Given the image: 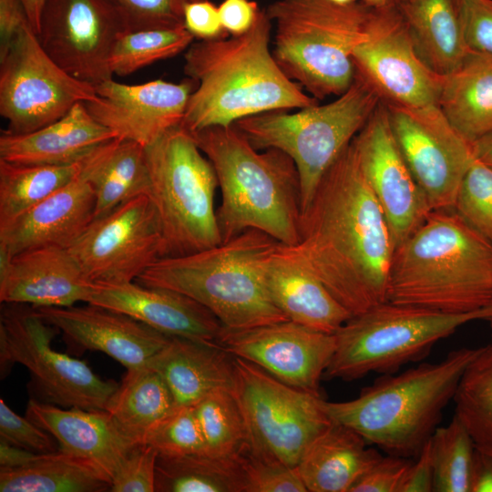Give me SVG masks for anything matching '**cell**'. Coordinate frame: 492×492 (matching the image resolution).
Here are the masks:
<instances>
[{
  "label": "cell",
  "mask_w": 492,
  "mask_h": 492,
  "mask_svg": "<svg viewBox=\"0 0 492 492\" xmlns=\"http://www.w3.org/2000/svg\"><path fill=\"white\" fill-rule=\"evenodd\" d=\"M286 247L352 315L386 301L395 246L352 142L302 211L298 243Z\"/></svg>",
  "instance_id": "cell-1"
},
{
  "label": "cell",
  "mask_w": 492,
  "mask_h": 492,
  "mask_svg": "<svg viewBox=\"0 0 492 492\" xmlns=\"http://www.w3.org/2000/svg\"><path fill=\"white\" fill-rule=\"evenodd\" d=\"M272 26L265 10H260L246 33L200 39L189 46L184 73L198 85L189 97L181 126L190 132L230 127L258 114L319 103L275 60L270 46Z\"/></svg>",
  "instance_id": "cell-2"
},
{
  "label": "cell",
  "mask_w": 492,
  "mask_h": 492,
  "mask_svg": "<svg viewBox=\"0 0 492 492\" xmlns=\"http://www.w3.org/2000/svg\"><path fill=\"white\" fill-rule=\"evenodd\" d=\"M386 301L447 313L492 304V243L454 210H432L395 247Z\"/></svg>",
  "instance_id": "cell-3"
},
{
  "label": "cell",
  "mask_w": 492,
  "mask_h": 492,
  "mask_svg": "<svg viewBox=\"0 0 492 492\" xmlns=\"http://www.w3.org/2000/svg\"><path fill=\"white\" fill-rule=\"evenodd\" d=\"M191 133L217 176L222 242L254 229L282 245L297 244L301 186L293 160L277 149H256L234 126Z\"/></svg>",
  "instance_id": "cell-4"
},
{
  "label": "cell",
  "mask_w": 492,
  "mask_h": 492,
  "mask_svg": "<svg viewBox=\"0 0 492 492\" xmlns=\"http://www.w3.org/2000/svg\"><path fill=\"white\" fill-rule=\"evenodd\" d=\"M481 347L450 351L437 363L382 374L359 395L320 405L328 417L360 434L385 454L416 457L453 401L459 381Z\"/></svg>",
  "instance_id": "cell-5"
},
{
  "label": "cell",
  "mask_w": 492,
  "mask_h": 492,
  "mask_svg": "<svg viewBox=\"0 0 492 492\" xmlns=\"http://www.w3.org/2000/svg\"><path fill=\"white\" fill-rule=\"evenodd\" d=\"M280 242L251 229L188 255L164 257L135 281L183 293L209 309L227 329L289 321L272 302L265 264Z\"/></svg>",
  "instance_id": "cell-6"
},
{
  "label": "cell",
  "mask_w": 492,
  "mask_h": 492,
  "mask_svg": "<svg viewBox=\"0 0 492 492\" xmlns=\"http://www.w3.org/2000/svg\"><path fill=\"white\" fill-rule=\"evenodd\" d=\"M264 10L275 26L273 56L287 77L317 100L349 88L353 52L367 36L374 7L362 0H276Z\"/></svg>",
  "instance_id": "cell-7"
},
{
  "label": "cell",
  "mask_w": 492,
  "mask_h": 492,
  "mask_svg": "<svg viewBox=\"0 0 492 492\" xmlns=\"http://www.w3.org/2000/svg\"><path fill=\"white\" fill-rule=\"evenodd\" d=\"M377 92L355 74L349 88L327 104L290 113L269 111L233 126L258 150L277 149L294 162L300 178L302 211L310 204L323 177L373 115Z\"/></svg>",
  "instance_id": "cell-8"
},
{
  "label": "cell",
  "mask_w": 492,
  "mask_h": 492,
  "mask_svg": "<svg viewBox=\"0 0 492 492\" xmlns=\"http://www.w3.org/2000/svg\"><path fill=\"white\" fill-rule=\"evenodd\" d=\"M492 320V304L447 313L388 301L353 315L334 333L336 345L323 378L353 381L369 374H395L421 361L461 326Z\"/></svg>",
  "instance_id": "cell-9"
},
{
  "label": "cell",
  "mask_w": 492,
  "mask_h": 492,
  "mask_svg": "<svg viewBox=\"0 0 492 492\" xmlns=\"http://www.w3.org/2000/svg\"><path fill=\"white\" fill-rule=\"evenodd\" d=\"M149 196L162 233V258L195 253L222 242L214 206L212 164L180 124L145 148Z\"/></svg>",
  "instance_id": "cell-10"
},
{
  "label": "cell",
  "mask_w": 492,
  "mask_h": 492,
  "mask_svg": "<svg viewBox=\"0 0 492 492\" xmlns=\"http://www.w3.org/2000/svg\"><path fill=\"white\" fill-rule=\"evenodd\" d=\"M59 331L34 306L3 303L0 313L1 378L15 364L30 374L33 399L56 406L105 410L118 384L103 380L84 361L51 347Z\"/></svg>",
  "instance_id": "cell-11"
},
{
  "label": "cell",
  "mask_w": 492,
  "mask_h": 492,
  "mask_svg": "<svg viewBox=\"0 0 492 492\" xmlns=\"http://www.w3.org/2000/svg\"><path fill=\"white\" fill-rule=\"evenodd\" d=\"M233 394L245 421L248 448L296 466L332 424L322 397L292 387L241 357L233 356Z\"/></svg>",
  "instance_id": "cell-12"
},
{
  "label": "cell",
  "mask_w": 492,
  "mask_h": 492,
  "mask_svg": "<svg viewBox=\"0 0 492 492\" xmlns=\"http://www.w3.org/2000/svg\"><path fill=\"white\" fill-rule=\"evenodd\" d=\"M97 97L94 86L75 78L47 55L30 25L0 59V115L8 123L5 132L35 131L76 104Z\"/></svg>",
  "instance_id": "cell-13"
},
{
  "label": "cell",
  "mask_w": 492,
  "mask_h": 492,
  "mask_svg": "<svg viewBox=\"0 0 492 492\" xmlns=\"http://www.w3.org/2000/svg\"><path fill=\"white\" fill-rule=\"evenodd\" d=\"M68 250L93 284L135 282L162 258L161 227L150 196L134 197L93 220Z\"/></svg>",
  "instance_id": "cell-14"
},
{
  "label": "cell",
  "mask_w": 492,
  "mask_h": 492,
  "mask_svg": "<svg viewBox=\"0 0 492 492\" xmlns=\"http://www.w3.org/2000/svg\"><path fill=\"white\" fill-rule=\"evenodd\" d=\"M384 104L394 137L430 208L454 210L462 179L475 160L473 143L438 105Z\"/></svg>",
  "instance_id": "cell-15"
},
{
  "label": "cell",
  "mask_w": 492,
  "mask_h": 492,
  "mask_svg": "<svg viewBox=\"0 0 492 492\" xmlns=\"http://www.w3.org/2000/svg\"><path fill=\"white\" fill-rule=\"evenodd\" d=\"M128 26L109 0H46L37 38L75 78L94 87L113 78L109 56Z\"/></svg>",
  "instance_id": "cell-16"
},
{
  "label": "cell",
  "mask_w": 492,
  "mask_h": 492,
  "mask_svg": "<svg viewBox=\"0 0 492 492\" xmlns=\"http://www.w3.org/2000/svg\"><path fill=\"white\" fill-rule=\"evenodd\" d=\"M352 57L355 74L382 101L407 107L438 104L443 76L418 56L397 3L374 8L367 36Z\"/></svg>",
  "instance_id": "cell-17"
},
{
  "label": "cell",
  "mask_w": 492,
  "mask_h": 492,
  "mask_svg": "<svg viewBox=\"0 0 492 492\" xmlns=\"http://www.w3.org/2000/svg\"><path fill=\"white\" fill-rule=\"evenodd\" d=\"M219 345L296 389L320 395V382L333 355L334 333L283 321L246 329L222 326Z\"/></svg>",
  "instance_id": "cell-18"
},
{
  "label": "cell",
  "mask_w": 492,
  "mask_h": 492,
  "mask_svg": "<svg viewBox=\"0 0 492 492\" xmlns=\"http://www.w3.org/2000/svg\"><path fill=\"white\" fill-rule=\"evenodd\" d=\"M352 143L397 247L425 221L432 209L397 145L384 101Z\"/></svg>",
  "instance_id": "cell-19"
},
{
  "label": "cell",
  "mask_w": 492,
  "mask_h": 492,
  "mask_svg": "<svg viewBox=\"0 0 492 492\" xmlns=\"http://www.w3.org/2000/svg\"><path fill=\"white\" fill-rule=\"evenodd\" d=\"M193 82L156 79L128 85L110 78L95 87L97 99L85 105L116 138L146 148L182 122Z\"/></svg>",
  "instance_id": "cell-20"
},
{
  "label": "cell",
  "mask_w": 492,
  "mask_h": 492,
  "mask_svg": "<svg viewBox=\"0 0 492 492\" xmlns=\"http://www.w3.org/2000/svg\"><path fill=\"white\" fill-rule=\"evenodd\" d=\"M35 309L67 343L82 350L103 352L127 370L146 366L171 339L127 314L91 303Z\"/></svg>",
  "instance_id": "cell-21"
},
{
  "label": "cell",
  "mask_w": 492,
  "mask_h": 492,
  "mask_svg": "<svg viewBox=\"0 0 492 492\" xmlns=\"http://www.w3.org/2000/svg\"><path fill=\"white\" fill-rule=\"evenodd\" d=\"M96 284L66 248L42 247L12 257L0 251V302L34 307L88 302Z\"/></svg>",
  "instance_id": "cell-22"
},
{
  "label": "cell",
  "mask_w": 492,
  "mask_h": 492,
  "mask_svg": "<svg viewBox=\"0 0 492 492\" xmlns=\"http://www.w3.org/2000/svg\"><path fill=\"white\" fill-rule=\"evenodd\" d=\"M87 303L127 314L171 337L219 345L222 324L205 306L179 292L131 282L96 285Z\"/></svg>",
  "instance_id": "cell-23"
},
{
  "label": "cell",
  "mask_w": 492,
  "mask_h": 492,
  "mask_svg": "<svg viewBox=\"0 0 492 492\" xmlns=\"http://www.w3.org/2000/svg\"><path fill=\"white\" fill-rule=\"evenodd\" d=\"M95 207L94 190L79 172L68 184L0 227V251L12 257L42 247L68 249L92 222Z\"/></svg>",
  "instance_id": "cell-24"
},
{
  "label": "cell",
  "mask_w": 492,
  "mask_h": 492,
  "mask_svg": "<svg viewBox=\"0 0 492 492\" xmlns=\"http://www.w3.org/2000/svg\"><path fill=\"white\" fill-rule=\"evenodd\" d=\"M26 417L49 433L61 451L94 463L111 479L138 445L119 429L106 410L64 408L31 398Z\"/></svg>",
  "instance_id": "cell-25"
},
{
  "label": "cell",
  "mask_w": 492,
  "mask_h": 492,
  "mask_svg": "<svg viewBox=\"0 0 492 492\" xmlns=\"http://www.w3.org/2000/svg\"><path fill=\"white\" fill-rule=\"evenodd\" d=\"M264 280L272 302L289 321L335 333L353 316L308 266L281 243L266 261Z\"/></svg>",
  "instance_id": "cell-26"
},
{
  "label": "cell",
  "mask_w": 492,
  "mask_h": 492,
  "mask_svg": "<svg viewBox=\"0 0 492 492\" xmlns=\"http://www.w3.org/2000/svg\"><path fill=\"white\" fill-rule=\"evenodd\" d=\"M115 134L90 114L85 102L64 117L26 134L0 136V159L20 164L67 165L80 161Z\"/></svg>",
  "instance_id": "cell-27"
},
{
  "label": "cell",
  "mask_w": 492,
  "mask_h": 492,
  "mask_svg": "<svg viewBox=\"0 0 492 492\" xmlns=\"http://www.w3.org/2000/svg\"><path fill=\"white\" fill-rule=\"evenodd\" d=\"M147 365L162 376L176 406H193L217 389L233 390V356L218 344L171 337Z\"/></svg>",
  "instance_id": "cell-28"
},
{
  "label": "cell",
  "mask_w": 492,
  "mask_h": 492,
  "mask_svg": "<svg viewBox=\"0 0 492 492\" xmlns=\"http://www.w3.org/2000/svg\"><path fill=\"white\" fill-rule=\"evenodd\" d=\"M354 429L336 422L308 446L296 466L307 492H350L383 455Z\"/></svg>",
  "instance_id": "cell-29"
},
{
  "label": "cell",
  "mask_w": 492,
  "mask_h": 492,
  "mask_svg": "<svg viewBox=\"0 0 492 492\" xmlns=\"http://www.w3.org/2000/svg\"><path fill=\"white\" fill-rule=\"evenodd\" d=\"M80 173L96 196L93 220L134 197L149 195L145 147L131 140L116 138L97 146L82 159Z\"/></svg>",
  "instance_id": "cell-30"
},
{
  "label": "cell",
  "mask_w": 492,
  "mask_h": 492,
  "mask_svg": "<svg viewBox=\"0 0 492 492\" xmlns=\"http://www.w3.org/2000/svg\"><path fill=\"white\" fill-rule=\"evenodd\" d=\"M397 5L423 62L443 77L456 70L470 51L456 1L402 0Z\"/></svg>",
  "instance_id": "cell-31"
},
{
  "label": "cell",
  "mask_w": 492,
  "mask_h": 492,
  "mask_svg": "<svg viewBox=\"0 0 492 492\" xmlns=\"http://www.w3.org/2000/svg\"><path fill=\"white\" fill-rule=\"evenodd\" d=\"M438 107L467 140L492 132V56L469 51L460 66L444 76Z\"/></svg>",
  "instance_id": "cell-32"
},
{
  "label": "cell",
  "mask_w": 492,
  "mask_h": 492,
  "mask_svg": "<svg viewBox=\"0 0 492 492\" xmlns=\"http://www.w3.org/2000/svg\"><path fill=\"white\" fill-rule=\"evenodd\" d=\"M111 484L97 465L60 449L20 467H0L1 492H102Z\"/></svg>",
  "instance_id": "cell-33"
},
{
  "label": "cell",
  "mask_w": 492,
  "mask_h": 492,
  "mask_svg": "<svg viewBox=\"0 0 492 492\" xmlns=\"http://www.w3.org/2000/svg\"><path fill=\"white\" fill-rule=\"evenodd\" d=\"M175 407L173 395L162 376L146 365L127 370L105 410L129 439L144 444L152 427Z\"/></svg>",
  "instance_id": "cell-34"
},
{
  "label": "cell",
  "mask_w": 492,
  "mask_h": 492,
  "mask_svg": "<svg viewBox=\"0 0 492 492\" xmlns=\"http://www.w3.org/2000/svg\"><path fill=\"white\" fill-rule=\"evenodd\" d=\"M155 491L245 492L240 458H220L206 454H159Z\"/></svg>",
  "instance_id": "cell-35"
},
{
  "label": "cell",
  "mask_w": 492,
  "mask_h": 492,
  "mask_svg": "<svg viewBox=\"0 0 492 492\" xmlns=\"http://www.w3.org/2000/svg\"><path fill=\"white\" fill-rule=\"evenodd\" d=\"M81 160L67 165H40L0 159V227L72 181L80 172Z\"/></svg>",
  "instance_id": "cell-36"
},
{
  "label": "cell",
  "mask_w": 492,
  "mask_h": 492,
  "mask_svg": "<svg viewBox=\"0 0 492 492\" xmlns=\"http://www.w3.org/2000/svg\"><path fill=\"white\" fill-rule=\"evenodd\" d=\"M453 402L455 415L470 435L477 451L492 456V343L464 372Z\"/></svg>",
  "instance_id": "cell-37"
},
{
  "label": "cell",
  "mask_w": 492,
  "mask_h": 492,
  "mask_svg": "<svg viewBox=\"0 0 492 492\" xmlns=\"http://www.w3.org/2000/svg\"><path fill=\"white\" fill-rule=\"evenodd\" d=\"M205 445V454L238 457L248 444L245 421L231 389H217L193 406Z\"/></svg>",
  "instance_id": "cell-38"
},
{
  "label": "cell",
  "mask_w": 492,
  "mask_h": 492,
  "mask_svg": "<svg viewBox=\"0 0 492 492\" xmlns=\"http://www.w3.org/2000/svg\"><path fill=\"white\" fill-rule=\"evenodd\" d=\"M195 37L185 26L128 31L116 41L109 56L112 75L128 76L185 52Z\"/></svg>",
  "instance_id": "cell-39"
},
{
  "label": "cell",
  "mask_w": 492,
  "mask_h": 492,
  "mask_svg": "<svg viewBox=\"0 0 492 492\" xmlns=\"http://www.w3.org/2000/svg\"><path fill=\"white\" fill-rule=\"evenodd\" d=\"M435 492H470L476 447L466 427L454 415L429 438Z\"/></svg>",
  "instance_id": "cell-40"
},
{
  "label": "cell",
  "mask_w": 492,
  "mask_h": 492,
  "mask_svg": "<svg viewBox=\"0 0 492 492\" xmlns=\"http://www.w3.org/2000/svg\"><path fill=\"white\" fill-rule=\"evenodd\" d=\"M454 210L492 243V168L475 159L462 179Z\"/></svg>",
  "instance_id": "cell-41"
},
{
  "label": "cell",
  "mask_w": 492,
  "mask_h": 492,
  "mask_svg": "<svg viewBox=\"0 0 492 492\" xmlns=\"http://www.w3.org/2000/svg\"><path fill=\"white\" fill-rule=\"evenodd\" d=\"M161 455L205 454L200 427L192 406H176L145 437Z\"/></svg>",
  "instance_id": "cell-42"
},
{
  "label": "cell",
  "mask_w": 492,
  "mask_h": 492,
  "mask_svg": "<svg viewBox=\"0 0 492 492\" xmlns=\"http://www.w3.org/2000/svg\"><path fill=\"white\" fill-rule=\"evenodd\" d=\"M245 492H307L296 466L248 446L239 456Z\"/></svg>",
  "instance_id": "cell-43"
},
{
  "label": "cell",
  "mask_w": 492,
  "mask_h": 492,
  "mask_svg": "<svg viewBox=\"0 0 492 492\" xmlns=\"http://www.w3.org/2000/svg\"><path fill=\"white\" fill-rule=\"evenodd\" d=\"M129 31L184 26V7L190 0H109Z\"/></svg>",
  "instance_id": "cell-44"
},
{
  "label": "cell",
  "mask_w": 492,
  "mask_h": 492,
  "mask_svg": "<svg viewBox=\"0 0 492 492\" xmlns=\"http://www.w3.org/2000/svg\"><path fill=\"white\" fill-rule=\"evenodd\" d=\"M0 440L36 454L59 450L56 440L35 423L15 414L0 399Z\"/></svg>",
  "instance_id": "cell-45"
},
{
  "label": "cell",
  "mask_w": 492,
  "mask_h": 492,
  "mask_svg": "<svg viewBox=\"0 0 492 492\" xmlns=\"http://www.w3.org/2000/svg\"><path fill=\"white\" fill-rule=\"evenodd\" d=\"M159 453L148 444L137 445L112 478V492H154Z\"/></svg>",
  "instance_id": "cell-46"
},
{
  "label": "cell",
  "mask_w": 492,
  "mask_h": 492,
  "mask_svg": "<svg viewBox=\"0 0 492 492\" xmlns=\"http://www.w3.org/2000/svg\"><path fill=\"white\" fill-rule=\"evenodd\" d=\"M467 47L492 56V0H455Z\"/></svg>",
  "instance_id": "cell-47"
},
{
  "label": "cell",
  "mask_w": 492,
  "mask_h": 492,
  "mask_svg": "<svg viewBox=\"0 0 492 492\" xmlns=\"http://www.w3.org/2000/svg\"><path fill=\"white\" fill-rule=\"evenodd\" d=\"M413 458L385 454L353 486L350 492H398Z\"/></svg>",
  "instance_id": "cell-48"
},
{
  "label": "cell",
  "mask_w": 492,
  "mask_h": 492,
  "mask_svg": "<svg viewBox=\"0 0 492 492\" xmlns=\"http://www.w3.org/2000/svg\"><path fill=\"white\" fill-rule=\"evenodd\" d=\"M184 26L199 39L227 36L218 7L209 0L189 1L184 7Z\"/></svg>",
  "instance_id": "cell-49"
},
{
  "label": "cell",
  "mask_w": 492,
  "mask_h": 492,
  "mask_svg": "<svg viewBox=\"0 0 492 492\" xmlns=\"http://www.w3.org/2000/svg\"><path fill=\"white\" fill-rule=\"evenodd\" d=\"M218 10L223 28L231 36L249 31L260 12L256 2L251 0H222Z\"/></svg>",
  "instance_id": "cell-50"
},
{
  "label": "cell",
  "mask_w": 492,
  "mask_h": 492,
  "mask_svg": "<svg viewBox=\"0 0 492 492\" xmlns=\"http://www.w3.org/2000/svg\"><path fill=\"white\" fill-rule=\"evenodd\" d=\"M28 25L31 26L22 0H0V59Z\"/></svg>",
  "instance_id": "cell-51"
},
{
  "label": "cell",
  "mask_w": 492,
  "mask_h": 492,
  "mask_svg": "<svg viewBox=\"0 0 492 492\" xmlns=\"http://www.w3.org/2000/svg\"><path fill=\"white\" fill-rule=\"evenodd\" d=\"M434 468L429 440L406 469L398 492H432Z\"/></svg>",
  "instance_id": "cell-52"
},
{
  "label": "cell",
  "mask_w": 492,
  "mask_h": 492,
  "mask_svg": "<svg viewBox=\"0 0 492 492\" xmlns=\"http://www.w3.org/2000/svg\"><path fill=\"white\" fill-rule=\"evenodd\" d=\"M470 492H492V456L476 451Z\"/></svg>",
  "instance_id": "cell-53"
},
{
  "label": "cell",
  "mask_w": 492,
  "mask_h": 492,
  "mask_svg": "<svg viewBox=\"0 0 492 492\" xmlns=\"http://www.w3.org/2000/svg\"><path fill=\"white\" fill-rule=\"evenodd\" d=\"M37 455L0 440V467L2 468L23 466L33 461Z\"/></svg>",
  "instance_id": "cell-54"
},
{
  "label": "cell",
  "mask_w": 492,
  "mask_h": 492,
  "mask_svg": "<svg viewBox=\"0 0 492 492\" xmlns=\"http://www.w3.org/2000/svg\"><path fill=\"white\" fill-rule=\"evenodd\" d=\"M475 159L492 168V132L473 142Z\"/></svg>",
  "instance_id": "cell-55"
},
{
  "label": "cell",
  "mask_w": 492,
  "mask_h": 492,
  "mask_svg": "<svg viewBox=\"0 0 492 492\" xmlns=\"http://www.w3.org/2000/svg\"><path fill=\"white\" fill-rule=\"evenodd\" d=\"M28 15L31 26L36 34L39 27V20L46 0H22Z\"/></svg>",
  "instance_id": "cell-56"
},
{
  "label": "cell",
  "mask_w": 492,
  "mask_h": 492,
  "mask_svg": "<svg viewBox=\"0 0 492 492\" xmlns=\"http://www.w3.org/2000/svg\"><path fill=\"white\" fill-rule=\"evenodd\" d=\"M364 4L374 8H384L394 5L397 0H362Z\"/></svg>",
  "instance_id": "cell-57"
},
{
  "label": "cell",
  "mask_w": 492,
  "mask_h": 492,
  "mask_svg": "<svg viewBox=\"0 0 492 492\" xmlns=\"http://www.w3.org/2000/svg\"><path fill=\"white\" fill-rule=\"evenodd\" d=\"M328 1L333 2L334 4H338V5H349L358 0H328Z\"/></svg>",
  "instance_id": "cell-58"
},
{
  "label": "cell",
  "mask_w": 492,
  "mask_h": 492,
  "mask_svg": "<svg viewBox=\"0 0 492 492\" xmlns=\"http://www.w3.org/2000/svg\"><path fill=\"white\" fill-rule=\"evenodd\" d=\"M490 323V328H491V343H492V320L489 322Z\"/></svg>",
  "instance_id": "cell-59"
},
{
  "label": "cell",
  "mask_w": 492,
  "mask_h": 492,
  "mask_svg": "<svg viewBox=\"0 0 492 492\" xmlns=\"http://www.w3.org/2000/svg\"><path fill=\"white\" fill-rule=\"evenodd\" d=\"M190 1H200V0H190Z\"/></svg>",
  "instance_id": "cell-60"
},
{
  "label": "cell",
  "mask_w": 492,
  "mask_h": 492,
  "mask_svg": "<svg viewBox=\"0 0 492 492\" xmlns=\"http://www.w3.org/2000/svg\"><path fill=\"white\" fill-rule=\"evenodd\" d=\"M397 1H402V0H397Z\"/></svg>",
  "instance_id": "cell-61"
}]
</instances>
